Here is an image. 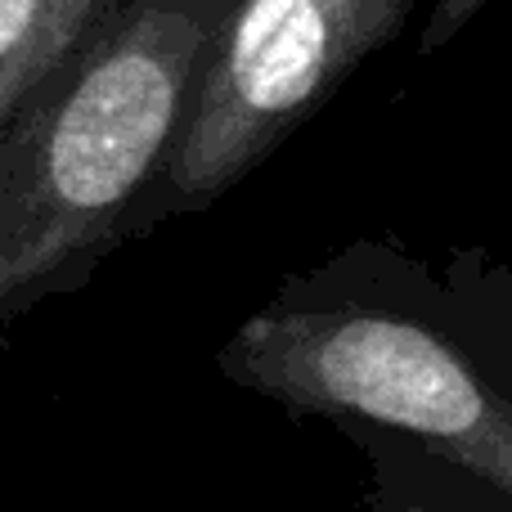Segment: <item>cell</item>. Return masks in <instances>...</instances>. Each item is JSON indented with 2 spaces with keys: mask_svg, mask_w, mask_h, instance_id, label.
<instances>
[{
  "mask_svg": "<svg viewBox=\"0 0 512 512\" xmlns=\"http://www.w3.org/2000/svg\"><path fill=\"white\" fill-rule=\"evenodd\" d=\"M234 387L283 414L391 427L512 495V270L391 243L288 274L221 346Z\"/></svg>",
  "mask_w": 512,
  "mask_h": 512,
  "instance_id": "1",
  "label": "cell"
},
{
  "mask_svg": "<svg viewBox=\"0 0 512 512\" xmlns=\"http://www.w3.org/2000/svg\"><path fill=\"white\" fill-rule=\"evenodd\" d=\"M230 9L108 0L0 131V333L158 225V180Z\"/></svg>",
  "mask_w": 512,
  "mask_h": 512,
  "instance_id": "2",
  "label": "cell"
},
{
  "mask_svg": "<svg viewBox=\"0 0 512 512\" xmlns=\"http://www.w3.org/2000/svg\"><path fill=\"white\" fill-rule=\"evenodd\" d=\"M414 5L418 0H234L158 180L153 221L207 212L252 176L373 50L405 32Z\"/></svg>",
  "mask_w": 512,
  "mask_h": 512,
  "instance_id": "3",
  "label": "cell"
},
{
  "mask_svg": "<svg viewBox=\"0 0 512 512\" xmlns=\"http://www.w3.org/2000/svg\"><path fill=\"white\" fill-rule=\"evenodd\" d=\"M342 423L369 459L364 512H512L508 490L468 472L463 463L423 450L391 427L351 423V418Z\"/></svg>",
  "mask_w": 512,
  "mask_h": 512,
  "instance_id": "4",
  "label": "cell"
},
{
  "mask_svg": "<svg viewBox=\"0 0 512 512\" xmlns=\"http://www.w3.org/2000/svg\"><path fill=\"white\" fill-rule=\"evenodd\" d=\"M104 9L108 0H0V131Z\"/></svg>",
  "mask_w": 512,
  "mask_h": 512,
  "instance_id": "5",
  "label": "cell"
},
{
  "mask_svg": "<svg viewBox=\"0 0 512 512\" xmlns=\"http://www.w3.org/2000/svg\"><path fill=\"white\" fill-rule=\"evenodd\" d=\"M490 0H432V14L423 23V36H418V50L423 54H436L441 45H450L472 18L486 9Z\"/></svg>",
  "mask_w": 512,
  "mask_h": 512,
  "instance_id": "6",
  "label": "cell"
}]
</instances>
